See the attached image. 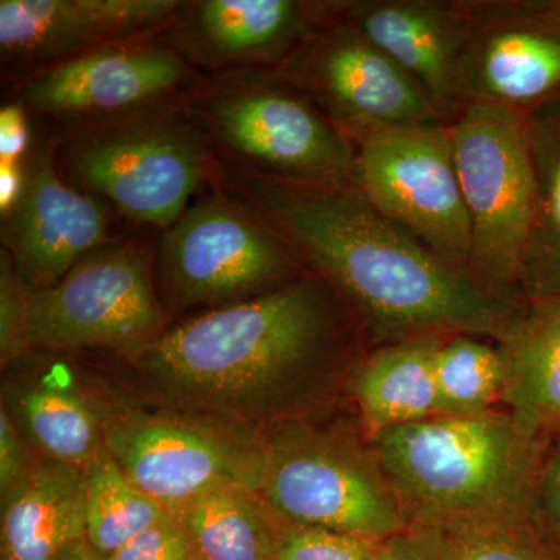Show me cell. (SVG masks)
I'll return each mask as SVG.
<instances>
[{"instance_id":"cell-1","label":"cell","mask_w":560,"mask_h":560,"mask_svg":"<svg viewBox=\"0 0 560 560\" xmlns=\"http://www.w3.org/2000/svg\"><path fill=\"white\" fill-rule=\"evenodd\" d=\"M212 176L220 191L289 243L378 346L447 335L499 342L525 308L526 302L492 296L442 260L352 180L279 183L217 164Z\"/></svg>"},{"instance_id":"cell-2","label":"cell","mask_w":560,"mask_h":560,"mask_svg":"<svg viewBox=\"0 0 560 560\" xmlns=\"http://www.w3.org/2000/svg\"><path fill=\"white\" fill-rule=\"evenodd\" d=\"M357 327L338 294L304 270L121 357L161 410L261 429L300 418L326 394Z\"/></svg>"},{"instance_id":"cell-3","label":"cell","mask_w":560,"mask_h":560,"mask_svg":"<svg viewBox=\"0 0 560 560\" xmlns=\"http://www.w3.org/2000/svg\"><path fill=\"white\" fill-rule=\"evenodd\" d=\"M370 441L410 525L534 515L547 438L506 410L436 416Z\"/></svg>"},{"instance_id":"cell-4","label":"cell","mask_w":560,"mask_h":560,"mask_svg":"<svg viewBox=\"0 0 560 560\" xmlns=\"http://www.w3.org/2000/svg\"><path fill=\"white\" fill-rule=\"evenodd\" d=\"M183 105L221 167L289 184L352 180V140L278 70L223 73Z\"/></svg>"},{"instance_id":"cell-5","label":"cell","mask_w":560,"mask_h":560,"mask_svg":"<svg viewBox=\"0 0 560 560\" xmlns=\"http://www.w3.org/2000/svg\"><path fill=\"white\" fill-rule=\"evenodd\" d=\"M61 175L121 215L168 230L215 168L208 140L183 102L110 117L77 132Z\"/></svg>"},{"instance_id":"cell-6","label":"cell","mask_w":560,"mask_h":560,"mask_svg":"<svg viewBox=\"0 0 560 560\" xmlns=\"http://www.w3.org/2000/svg\"><path fill=\"white\" fill-rule=\"evenodd\" d=\"M257 493L287 523L383 540L410 526L366 434L294 419L264 433Z\"/></svg>"},{"instance_id":"cell-7","label":"cell","mask_w":560,"mask_h":560,"mask_svg":"<svg viewBox=\"0 0 560 560\" xmlns=\"http://www.w3.org/2000/svg\"><path fill=\"white\" fill-rule=\"evenodd\" d=\"M453 150L469 212V276L492 296L526 302L523 264L533 223L534 168L525 114L467 105L452 121Z\"/></svg>"},{"instance_id":"cell-8","label":"cell","mask_w":560,"mask_h":560,"mask_svg":"<svg viewBox=\"0 0 560 560\" xmlns=\"http://www.w3.org/2000/svg\"><path fill=\"white\" fill-rule=\"evenodd\" d=\"M106 452L142 492L176 514L220 486L256 490L264 464L260 429L183 412L108 416Z\"/></svg>"},{"instance_id":"cell-9","label":"cell","mask_w":560,"mask_h":560,"mask_svg":"<svg viewBox=\"0 0 560 560\" xmlns=\"http://www.w3.org/2000/svg\"><path fill=\"white\" fill-rule=\"evenodd\" d=\"M352 143V183L364 198L442 260L467 272L470 219L456 171L452 124L390 128Z\"/></svg>"},{"instance_id":"cell-10","label":"cell","mask_w":560,"mask_h":560,"mask_svg":"<svg viewBox=\"0 0 560 560\" xmlns=\"http://www.w3.org/2000/svg\"><path fill=\"white\" fill-rule=\"evenodd\" d=\"M165 329L149 257L128 243L106 246L54 285L32 290L22 348L24 355L79 349H110L124 355Z\"/></svg>"},{"instance_id":"cell-11","label":"cell","mask_w":560,"mask_h":560,"mask_svg":"<svg viewBox=\"0 0 560 560\" xmlns=\"http://www.w3.org/2000/svg\"><path fill=\"white\" fill-rule=\"evenodd\" d=\"M161 259L179 307L249 300L305 270L267 221L220 190L189 206L165 231Z\"/></svg>"},{"instance_id":"cell-12","label":"cell","mask_w":560,"mask_h":560,"mask_svg":"<svg viewBox=\"0 0 560 560\" xmlns=\"http://www.w3.org/2000/svg\"><path fill=\"white\" fill-rule=\"evenodd\" d=\"M350 140L390 128L452 124L422 88L337 13L278 69Z\"/></svg>"},{"instance_id":"cell-13","label":"cell","mask_w":560,"mask_h":560,"mask_svg":"<svg viewBox=\"0 0 560 560\" xmlns=\"http://www.w3.org/2000/svg\"><path fill=\"white\" fill-rule=\"evenodd\" d=\"M460 103L525 114L560 103V0H466Z\"/></svg>"},{"instance_id":"cell-14","label":"cell","mask_w":560,"mask_h":560,"mask_svg":"<svg viewBox=\"0 0 560 560\" xmlns=\"http://www.w3.org/2000/svg\"><path fill=\"white\" fill-rule=\"evenodd\" d=\"M191 81L194 68L171 40L150 35L32 73L20 105L40 116L110 119L168 102Z\"/></svg>"},{"instance_id":"cell-15","label":"cell","mask_w":560,"mask_h":560,"mask_svg":"<svg viewBox=\"0 0 560 560\" xmlns=\"http://www.w3.org/2000/svg\"><path fill=\"white\" fill-rule=\"evenodd\" d=\"M109 223L102 200L70 184L54 150L40 147L20 201L2 215L3 249L33 290L46 289L109 246Z\"/></svg>"},{"instance_id":"cell-16","label":"cell","mask_w":560,"mask_h":560,"mask_svg":"<svg viewBox=\"0 0 560 560\" xmlns=\"http://www.w3.org/2000/svg\"><path fill=\"white\" fill-rule=\"evenodd\" d=\"M175 0H2V60L28 75L110 44L168 28Z\"/></svg>"},{"instance_id":"cell-17","label":"cell","mask_w":560,"mask_h":560,"mask_svg":"<svg viewBox=\"0 0 560 560\" xmlns=\"http://www.w3.org/2000/svg\"><path fill=\"white\" fill-rule=\"evenodd\" d=\"M330 10L331 2L298 0L184 3L168 40L190 65L210 70H278Z\"/></svg>"},{"instance_id":"cell-18","label":"cell","mask_w":560,"mask_h":560,"mask_svg":"<svg viewBox=\"0 0 560 560\" xmlns=\"http://www.w3.org/2000/svg\"><path fill=\"white\" fill-rule=\"evenodd\" d=\"M337 13L410 75L448 120L456 119L469 35L466 0H353L337 2Z\"/></svg>"},{"instance_id":"cell-19","label":"cell","mask_w":560,"mask_h":560,"mask_svg":"<svg viewBox=\"0 0 560 560\" xmlns=\"http://www.w3.org/2000/svg\"><path fill=\"white\" fill-rule=\"evenodd\" d=\"M2 407L40 459L83 470L106 451L109 415L61 372L5 383Z\"/></svg>"},{"instance_id":"cell-20","label":"cell","mask_w":560,"mask_h":560,"mask_svg":"<svg viewBox=\"0 0 560 560\" xmlns=\"http://www.w3.org/2000/svg\"><path fill=\"white\" fill-rule=\"evenodd\" d=\"M86 537L83 470L39 459L35 469L2 499V560H57Z\"/></svg>"},{"instance_id":"cell-21","label":"cell","mask_w":560,"mask_h":560,"mask_svg":"<svg viewBox=\"0 0 560 560\" xmlns=\"http://www.w3.org/2000/svg\"><path fill=\"white\" fill-rule=\"evenodd\" d=\"M442 338L377 346L357 364L349 388L368 440L385 430L441 416L434 357Z\"/></svg>"},{"instance_id":"cell-22","label":"cell","mask_w":560,"mask_h":560,"mask_svg":"<svg viewBox=\"0 0 560 560\" xmlns=\"http://www.w3.org/2000/svg\"><path fill=\"white\" fill-rule=\"evenodd\" d=\"M506 359V411L537 436L560 433V296L526 302L499 341Z\"/></svg>"},{"instance_id":"cell-23","label":"cell","mask_w":560,"mask_h":560,"mask_svg":"<svg viewBox=\"0 0 560 560\" xmlns=\"http://www.w3.org/2000/svg\"><path fill=\"white\" fill-rule=\"evenodd\" d=\"M198 560H275L280 521L256 490L228 485L176 512Z\"/></svg>"},{"instance_id":"cell-24","label":"cell","mask_w":560,"mask_h":560,"mask_svg":"<svg viewBox=\"0 0 560 560\" xmlns=\"http://www.w3.org/2000/svg\"><path fill=\"white\" fill-rule=\"evenodd\" d=\"M534 168V212L523 300L560 296V103L526 116Z\"/></svg>"},{"instance_id":"cell-25","label":"cell","mask_w":560,"mask_h":560,"mask_svg":"<svg viewBox=\"0 0 560 560\" xmlns=\"http://www.w3.org/2000/svg\"><path fill=\"white\" fill-rule=\"evenodd\" d=\"M441 416L497 410L506 386V359L499 342L471 335L442 338L434 357Z\"/></svg>"},{"instance_id":"cell-26","label":"cell","mask_w":560,"mask_h":560,"mask_svg":"<svg viewBox=\"0 0 560 560\" xmlns=\"http://www.w3.org/2000/svg\"><path fill=\"white\" fill-rule=\"evenodd\" d=\"M83 477L86 539L106 558L168 514L121 471L106 451L84 467Z\"/></svg>"},{"instance_id":"cell-27","label":"cell","mask_w":560,"mask_h":560,"mask_svg":"<svg viewBox=\"0 0 560 560\" xmlns=\"http://www.w3.org/2000/svg\"><path fill=\"white\" fill-rule=\"evenodd\" d=\"M436 529L452 560H560L534 515L478 518Z\"/></svg>"},{"instance_id":"cell-28","label":"cell","mask_w":560,"mask_h":560,"mask_svg":"<svg viewBox=\"0 0 560 560\" xmlns=\"http://www.w3.org/2000/svg\"><path fill=\"white\" fill-rule=\"evenodd\" d=\"M375 547L377 540L283 522L275 560H372Z\"/></svg>"},{"instance_id":"cell-29","label":"cell","mask_w":560,"mask_h":560,"mask_svg":"<svg viewBox=\"0 0 560 560\" xmlns=\"http://www.w3.org/2000/svg\"><path fill=\"white\" fill-rule=\"evenodd\" d=\"M32 285L5 249L0 257V359L10 366L24 357L22 334L27 318Z\"/></svg>"},{"instance_id":"cell-30","label":"cell","mask_w":560,"mask_h":560,"mask_svg":"<svg viewBox=\"0 0 560 560\" xmlns=\"http://www.w3.org/2000/svg\"><path fill=\"white\" fill-rule=\"evenodd\" d=\"M108 560H198L189 534L175 515L143 529L108 556Z\"/></svg>"},{"instance_id":"cell-31","label":"cell","mask_w":560,"mask_h":560,"mask_svg":"<svg viewBox=\"0 0 560 560\" xmlns=\"http://www.w3.org/2000/svg\"><path fill=\"white\" fill-rule=\"evenodd\" d=\"M33 452L9 411L0 408V499L13 492L35 469L39 459Z\"/></svg>"},{"instance_id":"cell-32","label":"cell","mask_w":560,"mask_h":560,"mask_svg":"<svg viewBox=\"0 0 560 560\" xmlns=\"http://www.w3.org/2000/svg\"><path fill=\"white\" fill-rule=\"evenodd\" d=\"M372 560H452L440 530L410 525L375 547Z\"/></svg>"},{"instance_id":"cell-33","label":"cell","mask_w":560,"mask_h":560,"mask_svg":"<svg viewBox=\"0 0 560 560\" xmlns=\"http://www.w3.org/2000/svg\"><path fill=\"white\" fill-rule=\"evenodd\" d=\"M534 518L552 540H560V433L548 447L537 478Z\"/></svg>"},{"instance_id":"cell-34","label":"cell","mask_w":560,"mask_h":560,"mask_svg":"<svg viewBox=\"0 0 560 560\" xmlns=\"http://www.w3.org/2000/svg\"><path fill=\"white\" fill-rule=\"evenodd\" d=\"M31 145V132L25 120L24 108L3 106L0 110V162H21Z\"/></svg>"},{"instance_id":"cell-35","label":"cell","mask_w":560,"mask_h":560,"mask_svg":"<svg viewBox=\"0 0 560 560\" xmlns=\"http://www.w3.org/2000/svg\"><path fill=\"white\" fill-rule=\"evenodd\" d=\"M27 171L21 162H0V210L9 212L18 201L25 187Z\"/></svg>"},{"instance_id":"cell-36","label":"cell","mask_w":560,"mask_h":560,"mask_svg":"<svg viewBox=\"0 0 560 560\" xmlns=\"http://www.w3.org/2000/svg\"><path fill=\"white\" fill-rule=\"evenodd\" d=\"M57 560H108L101 551L95 550L90 540L84 539L73 541L65 551L58 556Z\"/></svg>"}]
</instances>
